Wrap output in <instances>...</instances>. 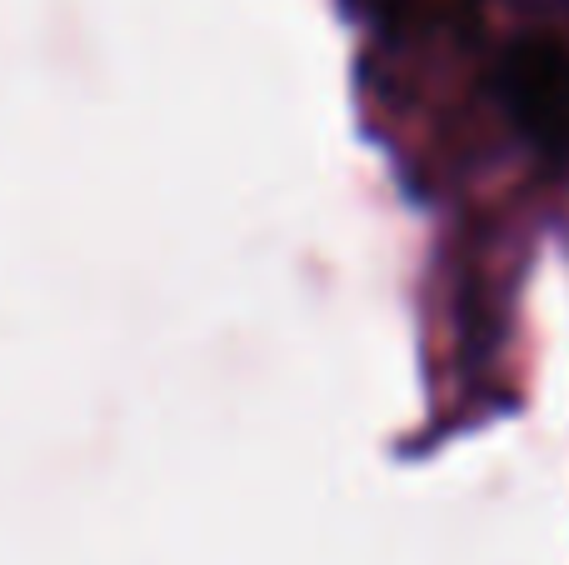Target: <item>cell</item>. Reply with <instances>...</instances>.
Masks as SVG:
<instances>
[{
  "label": "cell",
  "mask_w": 569,
  "mask_h": 565,
  "mask_svg": "<svg viewBox=\"0 0 569 565\" xmlns=\"http://www.w3.org/2000/svg\"><path fill=\"white\" fill-rule=\"evenodd\" d=\"M500 90L520 130L540 146L569 136V50L555 36H525L500 66Z\"/></svg>",
  "instance_id": "cell-1"
}]
</instances>
